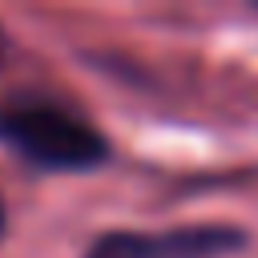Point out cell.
Segmentation results:
<instances>
[{
  "instance_id": "1",
  "label": "cell",
  "mask_w": 258,
  "mask_h": 258,
  "mask_svg": "<svg viewBox=\"0 0 258 258\" xmlns=\"http://www.w3.org/2000/svg\"><path fill=\"white\" fill-rule=\"evenodd\" d=\"M0 145L44 173H85L109 161L105 133L56 101L0 105Z\"/></svg>"
},
{
  "instance_id": "2",
  "label": "cell",
  "mask_w": 258,
  "mask_h": 258,
  "mask_svg": "<svg viewBox=\"0 0 258 258\" xmlns=\"http://www.w3.org/2000/svg\"><path fill=\"white\" fill-rule=\"evenodd\" d=\"M246 246L238 226H173V230H105L85 258H226Z\"/></svg>"
},
{
  "instance_id": "3",
  "label": "cell",
  "mask_w": 258,
  "mask_h": 258,
  "mask_svg": "<svg viewBox=\"0 0 258 258\" xmlns=\"http://www.w3.org/2000/svg\"><path fill=\"white\" fill-rule=\"evenodd\" d=\"M4 230H8V206H4V198H0V238H4Z\"/></svg>"
},
{
  "instance_id": "4",
  "label": "cell",
  "mask_w": 258,
  "mask_h": 258,
  "mask_svg": "<svg viewBox=\"0 0 258 258\" xmlns=\"http://www.w3.org/2000/svg\"><path fill=\"white\" fill-rule=\"evenodd\" d=\"M0 56H4V32H0Z\"/></svg>"
},
{
  "instance_id": "5",
  "label": "cell",
  "mask_w": 258,
  "mask_h": 258,
  "mask_svg": "<svg viewBox=\"0 0 258 258\" xmlns=\"http://www.w3.org/2000/svg\"><path fill=\"white\" fill-rule=\"evenodd\" d=\"M254 12H258V0H254Z\"/></svg>"
}]
</instances>
